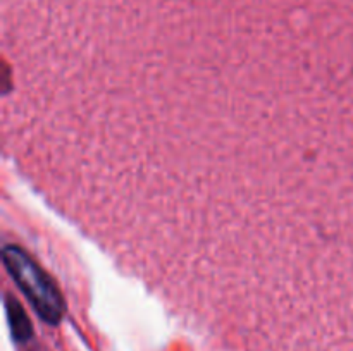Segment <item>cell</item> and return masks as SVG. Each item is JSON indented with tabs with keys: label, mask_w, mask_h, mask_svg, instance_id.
<instances>
[{
	"label": "cell",
	"mask_w": 353,
	"mask_h": 351,
	"mask_svg": "<svg viewBox=\"0 0 353 351\" xmlns=\"http://www.w3.org/2000/svg\"><path fill=\"white\" fill-rule=\"evenodd\" d=\"M7 315H9V322L10 327H12V332L16 336V339L24 341L30 337L31 334V327H30V320L26 319L24 315L23 308L17 305L16 301H9V308H7Z\"/></svg>",
	"instance_id": "obj_2"
},
{
	"label": "cell",
	"mask_w": 353,
	"mask_h": 351,
	"mask_svg": "<svg viewBox=\"0 0 353 351\" xmlns=\"http://www.w3.org/2000/svg\"><path fill=\"white\" fill-rule=\"evenodd\" d=\"M3 262L38 315L45 322L57 323L62 315V299L50 277L19 248H6Z\"/></svg>",
	"instance_id": "obj_1"
}]
</instances>
